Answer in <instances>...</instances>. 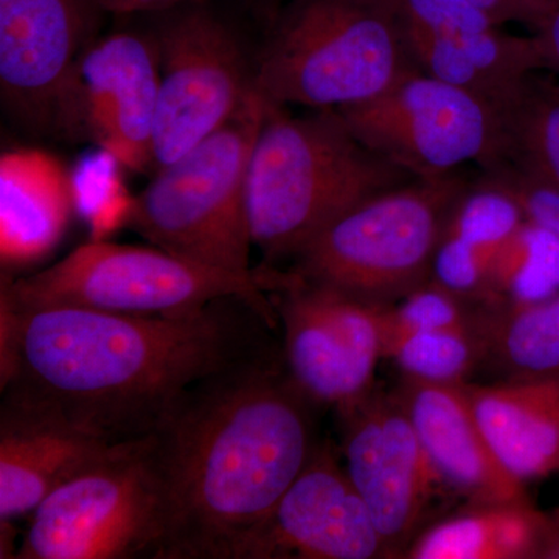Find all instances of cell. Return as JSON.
<instances>
[{"mask_svg":"<svg viewBox=\"0 0 559 559\" xmlns=\"http://www.w3.org/2000/svg\"><path fill=\"white\" fill-rule=\"evenodd\" d=\"M277 329L242 297L157 314L0 310L2 396L109 443L143 440L200 382L277 348Z\"/></svg>","mask_w":559,"mask_h":559,"instance_id":"1","label":"cell"},{"mask_svg":"<svg viewBox=\"0 0 559 559\" xmlns=\"http://www.w3.org/2000/svg\"><path fill=\"white\" fill-rule=\"evenodd\" d=\"M282 349L190 390L154 433L167 500L157 559H230L318 447Z\"/></svg>","mask_w":559,"mask_h":559,"instance_id":"2","label":"cell"},{"mask_svg":"<svg viewBox=\"0 0 559 559\" xmlns=\"http://www.w3.org/2000/svg\"><path fill=\"white\" fill-rule=\"evenodd\" d=\"M412 179L360 143L336 109L293 116L267 103L246 180L252 245L264 267L290 261L349 209Z\"/></svg>","mask_w":559,"mask_h":559,"instance_id":"3","label":"cell"},{"mask_svg":"<svg viewBox=\"0 0 559 559\" xmlns=\"http://www.w3.org/2000/svg\"><path fill=\"white\" fill-rule=\"evenodd\" d=\"M253 61V91L285 108L360 105L423 72L401 0H289Z\"/></svg>","mask_w":559,"mask_h":559,"instance_id":"4","label":"cell"},{"mask_svg":"<svg viewBox=\"0 0 559 559\" xmlns=\"http://www.w3.org/2000/svg\"><path fill=\"white\" fill-rule=\"evenodd\" d=\"M469 186L454 173L374 194L320 230L285 272L392 307L430 278L452 209Z\"/></svg>","mask_w":559,"mask_h":559,"instance_id":"5","label":"cell"},{"mask_svg":"<svg viewBox=\"0 0 559 559\" xmlns=\"http://www.w3.org/2000/svg\"><path fill=\"white\" fill-rule=\"evenodd\" d=\"M266 108L253 92L223 128L156 170L132 201L134 229L180 259L253 277L246 180Z\"/></svg>","mask_w":559,"mask_h":559,"instance_id":"6","label":"cell"},{"mask_svg":"<svg viewBox=\"0 0 559 559\" xmlns=\"http://www.w3.org/2000/svg\"><path fill=\"white\" fill-rule=\"evenodd\" d=\"M223 297H242L278 322L259 275L241 277L167 250L91 241L53 266L2 283L0 310L80 308L124 314L200 310Z\"/></svg>","mask_w":559,"mask_h":559,"instance_id":"7","label":"cell"},{"mask_svg":"<svg viewBox=\"0 0 559 559\" xmlns=\"http://www.w3.org/2000/svg\"><path fill=\"white\" fill-rule=\"evenodd\" d=\"M167 500L154 437L128 441L33 511L17 559H157Z\"/></svg>","mask_w":559,"mask_h":559,"instance_id":"8","label":"cell"},{"mask_svg":"<svg viewBox=\"0 0 559 559\" xmlns=\"http://www.w3.org/2000/svg\"><path fill=\"white\" fill-rule=\"evenodd\" d=\"M160 81L153 168L179 159L252 97L253 69L240 33L212 0L150 14Z\"/></svg>","mask_w":559,"mask_h":559,"instance_id":"9","label":"cell"},{"mask_svg":"<svg viewBox=\"0 0 559 559\" xmlns=\"http://www.w3.org/2000/svg\"><path fill=\"white\" fill-rule=\"evenodd\" d=\"M360 143L415 179L454 175L496 160L499 106L425 72H415L373 100L336 109Z\"/></svg>","mask_w":559,"mask_h":559,"instance_id":"10","label":"cell"},{"mask_svg":"<svg viewBox=\"0 0 559 559\" xmlns=\"http://www.w3.org/2000/svg\"><path fill=\"white\" fill-rule=\"evenodd\" d=\"M150 17V14H148ZM160 61L153 28L97 36L62 81L50 132L98 146L134 171L153 167Z\"/></svg>","mask_w":559,"mask_h":559,"instance_id":"11","label":"cell"},{"mask_svg":"<svg viewBox=\"0 0 559 559\" xmlns=\"http://www.w3.org/2000/svg\"><path fill=\"white\" fill-rule=\"evenodd\" d=\"M283 326L282 356L294 384L316 406L336 411L373 388L384 310L277 267L257 270Z\"/></svg>","mask_w":559,"mask_h":559,"instance_id":"12","label":"cell"},{"mask_svg":"<svg viewBox=\"0 0 559 559\" xmlns=\"http://www.w3.org/2000/svg\"><path fill=\"white\" fill-rule=\"evenodd\" d=\"M349 479L392 558H406L444 484L399 393L371 388L337 411Z\"/></svg>","mask_w":559,"mask_h":559,"instance_id":"13","label":"cell"},{"mask_svg":"<svg viewBox=\"0 0 559 559\" xmlns=\"http://www.w3.org/2000/svg\"><path fill=\"white\" fill-rule=\"evenodd\" d=\"M392 558L358 489L326 447H316L277 506L230 559Z\"/></svg>","mask_w":559,"mask_h":559,"instance_id":"14","label":"cell"},{"mask_svg":"<svg viewBox=\"0 0 559 559\" xmlns=\"http://www.w3.org/2000/svg\"><path fill=\"white\" fill-rule=\"evenodd\" d=\"M103 16L97 0H0V95L11 119L50 132L62 81Z\"/></svg>","mask_w":559,"mask_h":559,"instance_id":"15","label":"cell"},{"mask_svg":"<svg viewBox=\"0 0 559 559\" xmlns=\"http://www.w3.org/2000/svg\"><path fill=\"white\" fill-rule=\"evenodd\" d=\"M121 443L50 412L3 399L0 406V521L20 520L51 492L108 459Z\"/></svg>","mask_w":559,"mask_h":559,"instance_id":"16","label":"cell"},{"mask_svg":"<svg viewBox=\"0 0 559 559\" xmlns=\"http://www.w3.org/2000/svg\"><path fill=\"white\" fill-rule=\"evenodd\" d=\"M465 384L403 378L395 392L444 485L468 502L528 499L524 481L507 469L485 437Z\"/></svg>","mask_w":559,"mask_h":559,"instance_id":"17","label":"cell"},{"mask_svg":"<svg viewBox=\"0 0 559 559\" xmlns=\"http://www.w3.org/2000/svg\"><path fill=\"white\" fill-rule=\"evenodd\" d=\"M471 407L492 450L524 481L559 471V371L465 384Z\"/></svg>","mask_w":559,"mask_h":559,"instance_id":"18","label":"cell"},{"mask_svg":"<svg viewBox=\"0 0 559 559\" xmlns=\"http://www.w3.org/2000/svg\"><path fill=\"white\" fill-rule=\"evenodd\" d=\"M468 503L423 528L406 558H559V521L530 499Z\"/></svg>","mask_w":559,"mask_h":559,"instance_id":"19","label":"cell"},{"mask_svg":"<svg viewBox=\"0 0 559 559\" xmlns=\"http://www.w3.org/2000/svg\"><path fill=\"white\" fill-rule=\"evenodd\" d=\"M407 32L423 72L496 106L509 100L533 73L546 69L536 35L525 38L502 27L454 35H432L409 27Z\"/></svg>","mask_w":559,"mask_h":559,"instance_id":"20","label":"cell"},{"mask_svg":"<svg viewBox=\"0 0 559 559\" xmlns=\"http://www.w3.org/2000/svg\"><path fill=\"white\" fill-rule=\"evenodd\" d=\"M499 110V153L487 168L507 165L559 191V80L533 73Z\"/></svg>","mask_w":559,"mask_h":559,"instance_id":"21","label":"cell"},{"mask_svg":"<svg viewBox=\"0 0 559 559\" xmlns=\"http://www.w3.org/2000/svg\"><path fill=\"white\" fill-rule=\"evenodd\" d=\"M485 362L509 378L559 371V293L543 300L498 307L484 319Z\"/></svg>","mask_w":559,"mask_h":559,"instance_id":"22","label":"cell"},{"mask_svg":"<svg viewBox=\"0 0 559 559\" xmlns=\"http://www.w3.org/2000/svg\"><path fill=\"white\" fill-rule=\"evenodd\" d=\"M57 178L20 180L2 165L3 267L27 266L47 255L60 241L68 226L70 198Z\"/></svg>","mask_w":559,"mask_h":559,"instance_id":"23","label":"cell"},{"mask_svg":"<svg viewBox=\"0 0 559 559\" xmlns=\"http://www.w3.org/2000/svg\"><path fill=\"white\" fill-rule=\"evenodd\" d=\"M559 293V242L536 224L507 238L489 264L484 301L498 307L528 304Z\"/></svg>","mask_w":559,"mask_h":559,"instance_id":"24","label":"cell"},{"mask_svg":"<svg viewBox=\"0 0 559 559\" xmlns=\"http://www.w3.org/2000/svg\"><path fill=\"white\" fill-rule=\"evenodd\" d=\"M382 358L392 359L407 380L465 384L474 370L485 364L484 331L384 333Z\"/></svg>","mask_w":559,"mask_h":559,"instance_id":"25","label":"cell"},{"mask_svg":"<svg viewBox=\"0 0 559 559\" xmlns=\"http://www.w3.org/2000/svg\"><path fill=\"white\" fill-rule=\"evenodd\" d=\"M525 221L524 210L514 198L484 178L462 194L443 235L496 255Z\"/></svg>","mask_w":559,"mask_h":559,"instance_id":"26","label":"cell"},{"mask_svg":"<svg viewBox=\"0 0 559 559\" xmlns=\"http://www.w3.org/2000/svg\"><path fill=\"white\" fill-rule=\"evenodd\" d=\"M487 304L466 299L429 278L384 310V333L395 331H484Z\"/></svg>","mask_w":559,"mask_h":559,"instance_id":"27","label":"cell"},{"mask_svg":"<svg viewBox=\"0 0 559 559\" xmlns=\"http://www.w3.org/2000/svg\"><path fill=\"white\" fill-rule=\"evenodd\" d=\"M492 259L495 255L485 250L443 235L433 255L430 278L459 296L484 301Z\"/></svg>","mask_w":559,"mask_h":559,"instance_id":"28","label":"cell"},{"mask_svg":"<svg viewBox=\"0 0 559 559\" xmlns=\"http://www.w3.org/2000/svg\"><path fill=\"white\" fill-rule=\"evenodd\" d=\"M484 173L485 179L514 198L530 223L549 231L559 242V191L507 165H495Z\"/></svg>","mask_w":559,"mask_h":559,"instance_id":"29","label":"cell"},{"mask_svg":"<svg viewBox=\"0 0 559 559\" xmlns=\"http://www.w3.org/2000/svg\"><path fill=\"white\" fill-rule=\"evenodd\" d=\"M488 14L496 24L521 22L538 31L557 9L559 0H469Z\"/></svg>","mask_w":559,"mask_h":559,"instance_id":"30","label":"cell"},{"mask_svg":"<svg viewBox=\"0 0 559 559\" xmlns=\"http://www.w3.org/2000/svg\"><path fill=\"white\" fill-rule=\"evenodd\" d=\"M106 14L116 17L140 16L175 9L191 0H97Z\"/></svg>","mask_w":559,"mask_h":559,"instance_id":"31","label":"cell"},{"mask_svg":"<svg viewBox=\"0 0 559 559\" xmlns=\"http://www.w3.org/2000/svg\"><path fill=\"white\" fill-rule=\"evenodd\" d=\"M535 35L539 40L546 69L554 70L559 75V5L551 11Z\"/></svg>","mask_w":559,"mask_h":559,"instance_id":"32","label":"cell"},{"mask_svg":"<svg viewBox=\"0 0 559 559\" xmlns=\"http://www.w3.org/2000/svg\"><path fill=\"white\" fill-rule=\"evenodd\" d=\"M241 2L248 5L249 9L270 14L271 20L275 16V13L282 9V7L278 5L282 0H241Z\"/></svg>","mask_w":559,"mask_h":559,"instance_id":"33","label":"cell"}]
</instances>
